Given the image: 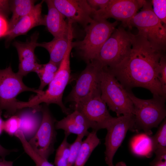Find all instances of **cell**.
Instances as JSON below:
<instances>
[{
	"mask_svg": "<svg viewBox=\"0 0 166 166\" xmlns=\"http://www.w3.org/2000/svg\"><path fill=\"white\" fill-rule=\"evenodd\" d=\"M13 162L6 160L5 159H0V166H13Z\"/></svg>",
	"mask_w": 166,
	"mask_h": 166,
	"instance_id": "836d02e7",
	"label": "cell"
},
{
	"mask_svg": "<svg viewBox=\"0 0 166 166\" xmlns=\"http://www.w3.org/2000/svg\"><path fill=\"white\" fill-rule=\"evenodd\" d=\"M42 107L40 105L33 108L20 109L17 115L20 118L21 124L20 128L26 138H31L38 130L42 119L40 112ZM30 138V139H31Z\"/></svg>",
	"mask_w": 166,
	"mask_h": 166,
	"instance_id": "d6986e66",
	"label": "cell"
},
{
	"mask_svg": "<svg viewBox=\"0 0 166 166\" xmlns=\"http://www.w3.org/2000/svg\"><path fill=\"white\" fill-rule=\"evenodd\" d=\"M87 63L67 97L68 101L74 104L101 92L100 74L102 67L94 60Z\"/></svg>",
	"mask_w": 166,
	"mask_h": 166,
	"instance_id": "30bf717a",
	"label": "cell"
},
{
	"mask_svg": "<svg viewBox=\"0 0 166 166\" xmlns=\"http://www.w3.org/2000/svg\"><path fill=\"white\" fill-rule=\"evenodd\" d=\"M39 35L36 31L26 42L15 41L13 43L18 56V70L17 73L22 77L30 72H36L40 65L34 53Z\"/></svg>",
	"mask_w": 166,
	"mask_h": 166,
	"instance_id": "9a60e30c",
	"label": "cell"
},
{
	"mask_svg": "<svg viewBox=\"0 0 166 166\" xmlns=\"http://www.w3.org/2000/svg\"><path fill=\"white\" fill-rule=\"evenodd\" d=\"M18 151L17 149H6L0 144V157L3 159H5V157L10 153L13 152H16Z\"/></svg>",
	"mask_w": 166,
	"mask_h": 166,
	"instance_id": "d6a6232c",
	"label": "cell"
},
{
	"mask_svg": "<svg viewBox=\"0 0 166 166\" xmlns=\"http://www.w3.org/2000/svg\"><path fill=\"white\" fill-rule=\"evenodd\" d=\"M151 150L155 154L152 162L166 161V120H163L151 140Z\"/></svg>",
	"mask_w": 166,
	"mask_h": 166,
	"instance_id": "44dd1931",
	"label": "cell"
},
{
	"mask_svg": "<svg viewBox=\"0 0 166 166\" xmlns=\"http://www.w3.org/2000/svg\"><path fill=\"white\" fill-rule=\"evenodd\" d=\"M68 22L78 23L84 28L92 22L94 12L85 0H51Z\"/></svg>",
	"mask_w": 166,
	"mask_h": 166,
	"instance_id": "5bb4252c",
	"label": "cell"
},
{
	"mask_svg": "<svg viewBox=\"0 0 166 166\" xmlns=\"http://www.w3.org/2000/svg\"><path fill=\"white\" fill-rule=\"evenodd\" d=\"M23 77L14 72L10 65L0 69V109L5 110L4 117L9 118L16 114L18 101L17 97L25 91H31L38 94L41 91L26 86L22 81Z\"/></svg>",
	"mask_w": 166,
	"mask_h": 166,
	"instance_id": "52a82bcc",
	"label": "cell"
},
{
	"mask_svg": "<svg viewBox=\"0 0 166 166\" xmlns=\"http://www.w3.org/2000/svg\"><path fill=\"white\" fill-rule=\"evenodd\" d=\"M114 166V165H113V164H112V165H110V166Z\"/></svg>",
	"mask_w": 166,
	"mask_h": 166,
	"instance_id": "8d00e7d4",
	"label": "cell"
},
{
	"mask_svg": "<svg viewBox=\"0 0 166 166\" xmlns=\"http://www.w3.org/2000/svg\"><path fill=\"white\" fill-rule=\"evenodd\" d=\"M130 29L136 27L138 34L145 38L154 47L165 51L166 26L154 13L151 1H146L141 10L129 21Z\"/></svg>",
	"mask_w": 166,
	"mask_h": 166,
	"instance_id": "8992f818",
	"label": "cell"
},
{
	"mask_svg": "<svg viewBox=\"0 0 166 166\" xmlns=\"http://www.w3.org/2000/svg\"><path fill=\"white\" fill-rule=\"evenodd\" d=\"M165 52L154 47L142 35L133 34L128 54L116 66L108 68L125 89L142 87L153 97H166L156 76L159 61Z\"/></svg>",
	"mask_w": 166,
	"mask_h": 166,
	"instance_id": "6da1fadb",
	"label": "cell"
},
{
	"mask_svg": "<svg viewBox=\"0 0 166 166\" xmlns=\"http://www.w3.org/2000/svg\"><path fill=\"white\" fill-rule=\"evenodd\" d=\"M44 1L48 8V14L44 18L48 31L54 38L73 34L72 24L65 21V17L54 6L51 0Z\"/></svg>",
	"mask_w": 166,
	"mask_h": 166,
	"instance_id": "e0dca14e",
	"label": "cell"
},
{
	"mask_svg": "<svg viewBox=\"0 0 166 166\" xmlns=\"http://www.w3.org/2000/svg\"><path fill=\"white\" fill-rule=\"evenodd\" d=\"M67 138L65 136L56 150L54 161L55 166H67L71 145L68 142Z\"/></svg>",
	"mask_w": 166,
	"mask_h": 166,
	"instance_id": "484cf974",
	"label": "cell"
},
{
	"mask_svg": "<svg viewBox=\"0 0 166 166\" xmlns=\"http://www.w3.org/2000/svg\"><path fill=\"white\" fill-rule=\"evenodd\" d=\"M110 0H87V2L94 11L102 10L108 5Z\"/></svg>",
	"mask_w": 166,
	"mask_h": 166,
	"instance_id": "f546056e",
	"label": "cell"
},
{
	"mask_svg": "<svg viewBox=\"0 0 166 166\" xmlns=\"http://www.w3.org/2000/svg\"><path fill=\"white\" fill-rule=\"evenodd\" d=\"M1 158H0V159H1Z\"/></svg>",
	"mask_w": 166,
	"mask_h": 166,
	"instance_id": "f35d334b",
	"label": "cell"
},
{
	"mask_svg": "<svg viewBox=\"0 0 166 166\" xmlns=\"http://www.w3.org/2000/svg\"><path fill=\"white\" fill-rule=\"evenodd\" d=\"M152 166H166V161L152 163Z\"/></svg>",
	"mask_w": 166,
	"mask_h": 166,
	"instance_id": "d590c367",
	"label": "cell"
},
{
	"mask_svg": "<svg viewBox=\"0 0 166 166\" xmlns=\"http://www.w3.org/2000/svg\"><path fill=\"white\" fill-rule=\"evenodd\" d=\"M73 34L69 36L54 38L48 42L37 43V47L45 48L49 52V61L59 66L72 42Z\"/></svg>",
	"mask_w": 166,
	"mask_h": 166,
	"instance_id": "ffe728a7",
	"label": "cell"
},
{
	"mask_svg": "<svg viewBox=\"0 0 166 166\" xmlns=\"http://www.w3.org/2000/svg\"><path fill=\"white\" fill-rule=\"evenodd\" d=\"M55 127L56 129L63 130L65 136L67 137L71 134L87 136L89 132L88 129L90 128L85 117L76 110L62 120L56 121Z\"/></svg>",
	"mask_w": 166,
	"mask_h": 166,
	"instance_id": "ac0fdd59",
	"label": "cell"
},
{
	"mask_svg": "<svg viewBox=\"0 0 166 166\" xmlns=\"http://www.w3.org/2000/svg\"><path fill=\"white\" fill-rule=\"evenodd\" d=\"M35 166H37L36 165Z\"/></svg>",
	"mask_w": 166,
	"mask_h": 166,
	"instance_id": "74e56055",
	"label": "cell"
},
{
	"mask_svg": "<svg viewBox=\"0 0 166 166\" xmlns=\"http://www.w3.org/2000/svg\"><path fill=\"white\" fill-rule=\"evenodd\" d=\"M10 11V0H0V15L6 18Z\"/></svg>",
	"mask_w": 166,
	"mask_h": 166,
	"instance_id": "4dcf8cb0",
	"label": "cell"
},
{
	"mask_svg": "<svg viewBox=\"0 0 166 166\" xmlns=\"http://www.w3.org/2000/svg\"><path fill=\"white\" fill-rule=\"evenodd\" d=\"M15 136L21 141L25 152L32 159L37 166H54L35 150L29 143L22 132L19 130Z\"/></svg>",
	"mask_w": 166,
	"mask_h": 166,
	"instance_id": "d4e9b609",
	"label": "cell"
},
{
	"mask_svg": "<svg viewBox=\"0 0 166 166\" xmlns=\"http://www.w3.org/2000/svg\"><path fill=\"white\" fill-rule=\"evenodd\" d=\"M42 119L35 135L28 141L32 147L46 160L54 151L57 135L56 120L47 106L41 107Z\"/></svg>",
	"mask_w": 166,
	"mask_h": 166,
	"instance_id": "9c48e42d",
	"label": "cell"
},
{
	"mask_svg": "<svg viewBox=\"0 0 166 166\" xmlns=\"http://www.w3.org/2000/svg\"><path fill=\"white\" fill-rule=\"evenodd\" d=\"M21 124L20 118L17 115L15 114L4 121V131L10 136L14 135L20 129Z\"/></svg>",
	"mask_w": 166,
	"mask_h": 166,
	"instance_id": "83f0119b",
	"label": "cell"
},
{
	"mask_svg": "<svg viewBox=\"0 0 166 166\" xmlns=\"http://www.w3.org/2000/svg\"><path fill=\"white\" fill-rule=\"evenodd\" d=\"M97 132L93 130L82 141L73 166H84L93 151L100 144Z\"/></svg>",
	"mask_w": 166,
	"mask_h": 166,
	"instance_id": "603a6c76",
	"label": "cell"
},
{
	"mask_svg": "<svg viewBox=\"0 0 166 166\" xmlns=\"http://www.w3.org/2000/svg\"><path fill=\"white\" fill-rule=\"evenodd\" d=\"M133 35L121 26L116 29L93 60L103 67L110 69L116 66L130 52Z\"/></svg>",
	"mask_w": 166,
	"mask_h": 166,
	"instance_id": "ba28073f",
	"label": "cell"
},
{
	"mask_svg": "<svg viewBox=\"0 0 166 166\" xmlns=\"http://www.w3.org/2000/svg\"><path fill=\"white\" fill-rule=\"evenodd\" d=\"M146 0H110L104 9L95 11L93 18L106 20L112 18L121 21L123 26H128L133 17L142 8Z\"/></svg>",
	"mask_w": 166,
	"mask_h": 166,
	"instance_id": "4fadbf2b",
	"label": "cell"
},
{
	"mask_svg": "<svg viewBox=\"0 0 166 166\" xmlns=\"http://www.w3.org/2000/svg\"><path fill=\"white\" fill-rule=\"evenodd\" d=\"M74 110L80 112L85 117L90 128L97 131L106 129L113 118L101 97V92L74 104Z\"/></svg>",
	"mask_w": 166,
	"mask_h": 166,
	"instance_id": "7c38bea8",
	"label": "cell"
},
{
	"mask_svg": "<svg viewBox=\"0 0 166 166\" xmlns=\"http://www.w3.org/2000/svg\"><path fill=\"white\" fill-rule=\"evenodd\" d=\"M117 21L110 22L107 20L93 18L85 27V35L81 41L72 42L81 57L87 63L94 60L105 42L116 29Z\"/></svg>",
	"mask_w": 166,
	"mask_h": 166,
	"instance_id": "3957f363",
	"label": "cell"
},
{
	"mask_svg": "<svg viewBox=\"0 0 166 166\" xmlns=\"http://www.w3.org/2000/svg\"><path fill=\"white\" fill-rule=\"evenodd\" d=\"M35 2V0H10V10L12 14L8 23V32L22 18L32 10Z\"/></svg>",
	"mask_w": 166,
	"mask_h": 166,
	"instance_id": "7402d4cb",
	"label": "cell"
},
{
	"mask_svg": "<svg viewBox=\"0 0 166 166\" xmlns=\"http://www.w3.org/2000/svg\"><path fill=\"white\" fill-rule=\"evenodd\" d=\"M59 67L50 61L45 64L40 65L35 72L40 81L38 90L43 91L44 87L51 82L55 76Z\"/></svg>",
	"mask_w": 166,
	"mask_h": 166,
	"instance_id": "cb8c5ba5",
	"label": "cell"
},
{
	"mask_svg": "<svg viewBox=\"0 0 166 166\" xmlns=\"http://www.w3.org/2000/svg\"><path fill=\"white\" fill-rule=\"evenodd\" d=\"M156 76L161 85L164 94L166 95V56L160 57L156 71Z\"/></svg>",
	"mask_w": 166,
	"mask_h": 166,
	"instance_id": "4316f807",
	"label": "cell"
},
{
	"mask_svg": "<svg viewBox=\"0 0 166 166\" xmlns=\"http://www.w3.org/2000/svg\"><path fill=\"white\" fill-rule=\"evenodd\" d=\"M153 11L162 23L166 24V0H152L151 1Z\"/></svg>",
	"mask_w": 166,
	"mask_h": 166,
	"instance_id": "f1b7e54d",
	"label": "cell"
},
{
	"mask_svg": "<svg viewBox=\"0 0 166 166\" xmlns=\"http://www.w3.org/2000/svg\"><path fill=\"white\" fill-rule=\"evenodd\" d=\"M126 90L134 106L136 130L142 129L147 135H151L152 129L158 127L165 118L166 97L155 96L142 99L135 96L131 90Z\"/></svg>",
	"mask_w": 166,
	"mask_h": 166,
	"instance_id": "277c9868",
	"label": "cell"
},
{
	"mask_svg": "<svg viewBox=\"0 0 166 166\" xmlns=\"http://www.w3.org/2000/svg\"><path fill=\"white\" fill-rule=\"evenodd\" d=\"M8 23L6 18L0 15V38L6 37L9 30Z\"/></svg>",
	"mask_w": 166,
	"mask_h": 166,
	"instance_id": "1f68e13d",
	"label": "cell"
},
{
	"mask_svg": "<svg viewBox=\"0 0 166 166\" xmlns=\"http://www.w3.org/2000/svg\"><path fill=\"white\" fill-rule=\"evenodd\" d=\"M101 97L117 117L133 115L132 101L124 87L107 67H102L100 74Z\"/></svg>",
	"mask_w": 166,
	"mask_h": 166,
	"instance_id": "5b68a950",
	"label": "cell"
},
{
	"mask_svg": "<svg viewBox=\"0 0 166 166\" xmlns=\"http://www.w3.org/2000/svg\"><path fill=\"white\" fill-rule=\"evenodd\" d=\"M2 111L0 109V135L4 131V121L3 120L2 117Z\"/></svg>",
	"mask_w": 166,
	"mask_h": 166,
	"instance_id": "e575fe53",
	"label": "cell"
},
{
	"mask_svg": "<svg viewBox=\"0 0 166 166\" xmlns=\"http://www.w3.org/2000/svg\"><path fill=\"white\" fill-rule=\"evenodd\" d=\"M105 139V159L108 166L113 164L114 156L124 140L128 130H136L133 115L113 117L106 129Z\"/></svg>",
	"mask_w": 166,
	"mask_h": 166,
	"instance_id": "8fae6325",
	"label": "cell"
},
{
	"mask_svg": "<svg viewBox=\"0 0 166 166\" xmlns=\"http://www.w3.org/2000/svg\"><path fill=\"white\" fill-rule=\"evenodd\" d=\"M72 48L71 42L55 76L49 84L48 89L43 91L42 94H37L28 101H19L18 105L19 109L36 107L42 103H45L47 105L55 104L60 107L63 113L67 115L70 113V110L63 104L62 98L65 89L70 78V55Z\"/></svg>",
	"mask_w": 166,
	"mask_h": 166,
	"instance_id": "7a4b0ae2",
	"label": "cell"
},
{
	"mask_svg": "<svg viewBox=\"0 0 166 166\" xmlns=\"http://www.w3.org/2000/svg\"><path fill=\"white\" fill-rule=\"evenodd\" d=\"M44 1L35 5L32 10L22 18L14 27L9 31L6 36V44L8 46L15 38L25 35L34 27L40 26H45L44 17L42 15V4Z\"/></svg>",
	"mask_w": 166,
	"mask_h": 166,
	"instance_id": "2e32d148",
	"label": "cell"
}]
</instances>
